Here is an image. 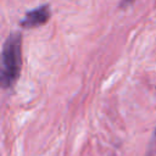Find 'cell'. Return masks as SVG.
<instances>
[{"label":"cell","instance_id":"cell-1","mask_svg":"<svg viewBox=\"0 0 156 156\" xmlns=\"http://www.w3.org/2000/svg\"><path fill=\"white\" fill-rule=\"evenodd\" d=\"M22 68V35L16 32L10 34L1 52V85L4 89L12 88L21 74Z\"/></svg>","mask_w":156,"mask_h":156},{"label":"cell","instance_id":"cell-3","mask_svg":"<svg viewBox=\"0 0 156 156\" xmlns=\"http://www.w3.org/2000/svg\"><path fill=\"white\" fill-rule=\"evenodd\" d=\"M134 0H121V4H119V7H126L128 5H130Z\"/></svg>","mask_w":156,"mask_h":156},{"label":"cell","instance_id":"cell-2","mask_svg":"<svg viewBox=\"0 0 156 156\" xmlns=\"http://www.w3.org/2000/svg\"><path fill=\"white\" fill-rule=\"evenodd\" d=\"M50 17H51L50 6L49 5H41V6L32 10V11H28L20 24L22 28L30 29V28H35V27L45 24L50 20Z\"/></svg>","mask_w":156,"mask_h":156}]
</instances>
